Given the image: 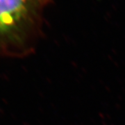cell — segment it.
I'll return each instance as SVG.
<instances>
[{
  "label": "cell",
  "mask_w": 125,
  "mask_h": 125,
  "mask_svg": "<svg viewBox=\"0 0 125 125\" xmlns=\"http://www.w3.org/2000/svg\"><path fill=\"white\" fill-rule=\"evenodd\" d=\"M46 0H0V56L23 58L33 53Z\"/></svg>",
  "instance_id": "6da1fadb"
}]
</instances>
